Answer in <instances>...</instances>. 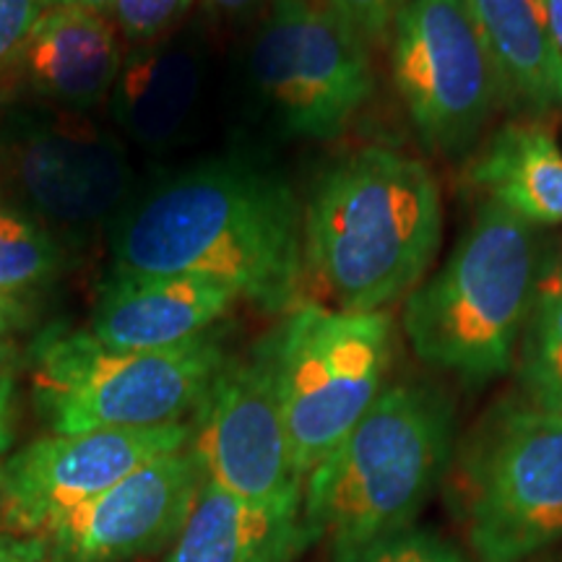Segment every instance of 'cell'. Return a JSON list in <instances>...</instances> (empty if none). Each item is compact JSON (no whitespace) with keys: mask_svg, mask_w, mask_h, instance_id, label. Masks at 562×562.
<instances>
[{"mask_svg":"<svg viewBox=\"0 0 562 562\" xmlns=\"http://www.w3.org/2000/svg\"><path fill=\"white\" fill-rule=\"evenodd\" d=\"M115 273L222 281L266 313L305 305V220L292 188L240 161L178 175L112 237Z\"/></svg>","mask_w":562,"mask_h":562,"instance_id":"1","label":"cell"},{"mask_svg":"<svg viewBox=\"0 0 562 562\" xmlns=\"http://www.w3.org/2000/svg\"><path fill=\"white\" fill-rule=\"evenodd\" d=\"M440 188L417 159L370 146L326 172L305 211V269L339 311L378 313L430 269Z\"/></svg>","mask_w":562,"mask_h":562,"instance_id":"2","label":"cell"},{"mask_svg":"<svg viewBox=\"0 0 562 562\" xmlns=\"http://www.w3.org/2000/svg\"><path fill=\"white\" fill-rule=\"evenodd\" d=\"M453 453V409L417 383L385 385L305 480L302 521L334 558L417 526Z\"/></svg>","mask_w":562,"mask_h":562,"instance_id":"3","label":"cell"},{"mask_svg":"<svg viewBox=\"0 0 562 562\" xmlns=\"http://www.w3.org/2000/svg\"><path fill=\"white\" fill-rule=\"evenodd\" d=\"M542 269L537 227L484 201L442 269L406 297L404 334L414 355L474 385L508 372Z\"/></svg>","mask_w":562,"mask_h":562,"instance_id":"4","label":"cell"},{"mask_svg":"<svg viewBox=\"0 0 562 562\" xmlns=\"http://www.w3.org/2000/svg\"><path fill=\"white\" fill-rule=\"evenodd\" d=\"M224 362L206 334L170 349L121 351L87 331H53L34 349V398L55 435L178 425Z\"/></svg>","mask_w":562,"mask_h":562,"instance_id":"5","label":"cell"},{"mask_svg":"<svg viewBox=\"0 0 562 562\" xmlns=\"http://www.w3.org/2000/svg\"><path fill=\"white\" fill-rule=\"evenodd\" d=\"M451 505L476 562H526L562 539V414L492 409L463 442Z\"/></svg>","mask_w":562,"mask_h":562,"instance_id":"6","label":"cell"},{"mask_svg":"<svg viewBox=\"0 0 562 562\" xmlns=\"http://www.w3.org/2000/svg\"><path fill=\"white\" fill-rule=\"evenodd\" d=\"M269 341L294 467L307 480L383 393L393 321L305 302Z\"/></svg>","mask_w":562,"mask_h":562,"instance_id":"7","label":"cell"},{"mask_svg":"<svg viewBox=\"0 0 562 562\" xmlns=\"http://www.w3.org/2000/svg\"><path fill=\"white\" fill-rule=\"evenodd\" d=\"M391 70L427 146L461 151L503 100L469 0H406L391 30Z\"/></svg>","mask_w":562,"mask_h":562,"instance_id":"8","label":"cell"},{"mask_svg":"<svg viewBox=\"0 0 562 562\" xmlns=\"http://www.w3.org/2000/svg\"><path fill=\"white\" fill-rule=\"evenodd\" d=\"M368 50L326 3L273 0L252 47V76L286 131L334 138L372 94Z\"/></svg>","mask_w":562,"mask_h":562,"instance_id":"9","label":"cell"},{"mask_svg":"<svg viewBox=\"0 0 562 562\" xmlns=\"http://www.w3.org/2000/svg\"><path fill=\"white\" fill-rule=\"evenodd\" d=\"M191 451L206 480L261 505H302V480L281 414L271 341L224 362L193 425Z\"/></svg>","mask_w":562,"mask_h":562,"instance_id":"10","label":"cell"},{"mask_svg":"<svg viewBox=\"0 0 562 562\" xmlns=\"http://www.w3.org/2000/svg\"><path fill=\"white\" fill-rule=\"evenodd\" d=\"M193 425L50 435L3 467V529L45 537L55 524L115 487L138 467L191 446Z\"/></svg>","mask_w":562,"mask_h":562,"instance_id":"11","label":"cell"},{"mask_svg":"<svg viewBox=\"0 0 562 562\" xmlns=\"http://www.w3.org/2000/svg\"><path fill=\"white\" fill-rule=\"evenodd\" d=\"M206 482L191 446L159 456L45 533L53 562H131L180 537Z\"/></svg>","mask_w":562,"mask_h":562,"instance_id":"12","label":"cell"},{"mask_svg":"<svg viewBox=\"0 0 562 562\" xmlns=\"http://www.w3.org/2000/svg\"><path fill=\"white\" fill-rule=\"evenodd\" d=\"M21 195L47 222L83 227L121 206L131 167L121 140L79 121H26L5 140Z\"/></svg>","mask_w":562,"mask_h":562,"instance_id":"13","label":"cell"},{"mask_svg":"<svg viewBox=\"0 0 562 562\" xmlns=\"http://www.w3.org/2000/svg\"><path fill=\"white\" fill-rule=\"evenodd\" d=\"M240 297L203 277L115 273L100 294L87 334L121 351H157L199 339Z\"/></svg>","mask_w":562,"mask_h":562,"instance_id":"14","label":"cell"},{"mask_svg":"<svg viewBox=\"0 0 562 562\" xmlns=\"http://www.w3.org/2000/svg\"><path fill=\"white\" fill-rule=\"evenodd\" d=\"M313 544L302 505H261L206 480L161 562H294Z\"/></svg>","mask_w":562,"mask_h":562,"instance_id":"15","label":"cell"},{"mask_svg":"<svg viewBox=\"0 0 562 562\" xmlns=\"http://www.w3.org/2000/svg\"><path fill=\"white\" fill-rule=\"evenodd\" d=\"M16 55L42 94L74 110L100 104L123 66L108 16L76 5L42 13Z\"/></svg>","mask_w":562,"mask_h":562,"instance_id":"16","label":"cell"},{"mask_svg":"<svg viewBox=\"0 0 562 562\" xmlns=\"http://www.w3.org/2000/svg\"><path fill=\"white\" fill-rule=\"evenodd\" d=\"M487 42L503 100L529 112L562 110V60L544 0H469Z\"/></svg>","mask_w":562,"mask_h":562,"instance_id":"17","label":"cell"},{"mask_svg":"<svg viewBox=\"0 0 562 562\" xmlns=\"http://www.w3.org/2000/svg\"><path fill=\"white\" fill-rule=\"evenodd\" d=\"M469 180L518 220L562 224V151L544 125H508L469 170Z\"/></svg>","mask_w":562,"mask_h":562,"instance_id":"18","label":"cell"},{"mask_svg":"<svg viewBox=\"0 0 562 562\" xmlns=\"http://www.w3.org/2000/svg\"><path fill=\"white\" fill-rule=\"evenodd\" d=\"M201 70L191 53L149 47L131 55L112 87V115L133 140L165 146L191 117Z\"/></svg>","mask_w":562,"mask_h":562,"instance_id":"19","label":"cell"},{"mask_svg":"<svg viewBox=\"0 0 562 562\" xmlns=\"http://www.w3.org/2000/svg\"><path fill=\"white\" fill-rule=\"evenodd\" d=\"M526 402L562 414V279H542L518 347Z\"/></svg>","mask_w":562,"mask_h":562,"instance_id":"20","label":"cell"},{"mask_svg":"<svg viewBox=\"0 0 562 562\" xmlns=\"http://www.w3.org/2000/svg\"><path fill=\"white\" fill-rule=\"evenodd\" d=\"M58 269V248L37 224L0 206V294H16L45 284Z\"/></svg>","mask_w":562,"mask_h":562,"instance_id":"21","label":"cell"},{"mask_svg":"<svg viewBox=\"0 0 562 562\" xmlns=\"http://www.w3.org/2000/svg\"><path fill=\"white\" fill-rule=\"evenodd\" d=\"M334 562H472L459 547L432 529L412 526L360 550L334 558Z\"/></svg>","mask_w":562,"mask_h":562,"instance_id":"22","label":"cell"},{"mask_svg":"<svg viewBox=\"0 0 562 562\" xmlns=\"http://www.w3.org/2000/svg\"><path fill=\"white\" fill-rule=\"evenodd\" d=\"M191 3L193 0H115L112 11L131 40L149 42L180 21Z\"/></svg>","mask_w":562,"mask_h":562,"instance_id":"23","label":"cell"},{"mask_svg":"<svg viewBox=\"0 0 562 562\" xmlns=\"http://www.w3.org/2000/svg\"><path fill=\"white\" fill-rule=\"evenodd\" d=\"M336 16L347 21L368 45L391 37L396 16L406 0H323Z\"/></svg>","mask_w":562,"mask_h":562,"instance_id":"24","label":"cell"},{"mask_svg":"<svg viewBox=\"0 0 562 562\" xmlns=\"http://www.w3.org/2000/svg\"><path fill=\"white\" fill-rule=\"evenodd\" d=\"M45 11L47 0H0V66L19 53Z\"/></svg>","mask_w":562,"mask_h":562,"instance_id":"25","label":"cell"},{"mask_svg":"<svg viewBox=\"0 0 562 562\" xmlns=\"http://www.w3.org/2000/svg\"><path fill=\"white\" fill-rule=\"evenodd\" d=\"M0 562H53L45 539L0 533Z\"/></svg>","mask_w":562,"mask_h":562,"instance_id":"26","label":"cell"},{"mask_svg":"<svg viewBox=\"0 0 562 562\" xmlns=\"http://www.w3.org/2000/svg\"><path fill=\"white\" fill-rule=\"evenodd\" d=\"M13 364L0 355V453L13 442Z\"/></svg>","mask_w":562,"mask_h":562,"instance_id":"27","label":"cell"},{"mask_svg":"<svg viewBox=\"0 0 562 562\" xmlns=\"http://www.w3.org/2000/svg\"><path fill=\"white\" fill-rule=\"evenodd\" d=\"M26 321H30L26 302L16 294H0V339L24 328Z\"/></svg>","mask_w":562,"mask_h":562,"instance_id":"28","label":"cell"},{"mask_svg":"<svg viewBox=\"0 0 562 562\" xmlns=\"http://www.w3.org/2000/svg\"><path fill=\"white\" fill-rule=\"evenodd\" d=\"M547 26H550V37L558 58L562 60V0H544Z\"/></svg>","mask_w":562,"mask_h":562,"instance_id":"29","label":"cell"},{"mask_svg":"<svg viewBox=\"0 0 562 562\" xmlns=\"http://www.w3.org/2000/svg\"><path fill=\"white\" fill-rule=\"evenodd\" d=\"M58 5H76V9L110 13L115 9V0H47V9H58Z\"/></svg>","mask_w":562,"mask_h":562,"instance_id":"30","label":"cell"},{"mask_svg":"<svg viewBox=\"0 0 562 562\" xmlns=\"http://www.w3.org/2000/svg\"><path fill=\"white\" fill-rule=\"evenodd\" d=\"M211 5H214L216 11H224V13H240L245 9H250V5H256L258 0H209Z\"/></svg>","mask_w":562,"mask_h":562,"instance_id":"31","label":"cell"},{"mask_svg":"<svg viewBox=\"0 0 562 562\" xmlns=\"http://www.w3.org/2000/svg\"><path fill=\"white\" fill-rule=\"evenodd\" d=\"M3 492H5V484H3V467H0V526H3Z\"/></svg>","mask_w":562,"mask_h":562,"instance_id":"32","label":"cell"},{"mask_svg":"<svg viewBox=\"0 0 562 562\" xmlns=\"http://www.w3.org/2000/svg\"><path fill=\"white\" fill-rule=\"evenodd\" d=\"M558 277L562 279V258H560V271H558Z\"/></svg>","mask_w":562,"mask_h":562,"instance_id":"33","label":"cell"}]
</instances>
